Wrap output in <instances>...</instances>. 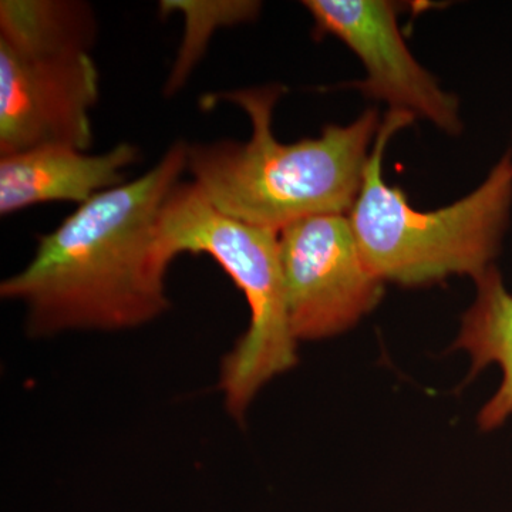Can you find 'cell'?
Returning <instances> with one entry per match:
<instances>
[{
    "label": "cell",
    "mask_w": 512,
    "mask_h": 512,
    "mask_svg": "<svg viewBox=\"0 0 512 512\" xmlns=\"http://www.w3.org/2000/svg\"><path fill=\"white\" fill-rule=\"evenodd\" d=\"M138 158L140 150L127 141L103 154L45 146L0 156V215L8 217L45 202L86 204L126 184V170Z\"/></svg>",
    "instance_id": "ba28073f"
},
{
    "label": "cell",
    "mask_w": 512,
    "mask_h": 512,
    "mask_svg": "<svg viewBox=\"0 0 512 512\" xmlns=\"http://www.w3.org/2000/svg\"><path fill=\"white\" fill-rule=\"evenodd\" d=\"M278 235L286 309L298 342L339 335L382 301L384 282L366 265L346 215L305 218Z\"/></svg>",
    "instance_id": "5b68a950"
},
{
    "label": "cell",
    "mask_w": 512,
    "mask_h": 512,
    "mask_svg": "<svg viewBox=\"0 0 512 512\" xmlns=\"http://www.w3.org/2000/svg\"><path fill=\"white\" fill-rule=\"evenodd\" d=\"M97 18L82 0H2L0 46L26 56L90 53Z\"/></svg>",
    "instance_id": "30bf717a"
},
{
    "label": "cell",
    "mask_w": 512,
    "mask_h": 512,
    "mask_svg": "<svg viewBox=\"0 0 512 512\" xmlns=\"http://www.w3.org/2000/svg\"><path fill=\"white\" fill-rule=\"evenodd\" d=\"M158 231L171 262L181 254L210 255L247 298V332L222 359L220 373L225 409L241 421L262 387L298 363V340L286 309L279 232L227 217L192 181H180L167 195Z\"/></svg>",
    "instance_id": "277c9868"
},
{
    "label": "cell",
    "mask_w": 512,
    "mask_h": 512,
    "mask_svg": "<svg viewBox=\"0 0 512 512\" xmlns=\"http://www.w3.org/2000/svg\"><path fill=\"white\" fill-rule=\"evenodd\" d=\"M161 15L180 12L184 16V36L165 82L164 93L173 96L183 89L194 67L207 52L210 39L220 28H231L254 20L261 3L252 0H163Z\"/></svg>",
    "instance_id": "8fae6325"
},
{
    "label": "cell",
    "mask_w": 512,
    "mask_h": 512,
    "mask_svg": "<svg viewBox=\"0 0 512 512\" xmlns=\"http://www.w3.org/2000/svg\"><path fill=\"white\" fill-rule=\"evenodd\" d=\"M474 281L476 301L464 315L453 349L470 355L471 377L493 363L503 372L497 392L478 413V426L490 431L512 416V293L495 265Z\"/></svg>",
    "instance_id": "9c48e42d"
},
{
    "label": "cell",
    "mask_w": 512,
    "mask_h": 512,
    "mask_svg": "<svg viewBox=\"0 0 512 512\" xmlns=\"http://www.w3.org/2000/svg\"><path fill=\"white\" fill-rule=\"evenodd\" d=\"M100 73L90 53L26 56L0 46V156L93 146Z\"/></svg>",
    "instance_id": "8992f818"
},
{
    "label": "cell",
    "mask_w": 512,
    "mask_h": 512,
    "mask_svg": "<svg viewBox=\"0 0 512 512\" xmlns=\"http://www.w3.org/2000/svg\"><path fill=\"white\" fill-rule=\"evenodd\" d=\"M406 111L390 110L379 131L349 212L360 254L383 282L430 285L450 275L478 278L494 265L512 211V151L500 158L484 183L460 201L436 211L414 210L406 195L383 180L390 138L413 123Z\"/></svg>",
    "instance_id": "3957f363"
},
{
    "label": "cell",
    "mask_w": 512,
    "mask_h": 512,
    "mask_svg": "<svg viewBox=\"0 0 512 512\" xmlns=\"http://www.w3.org/2000/svg\"><path fill=\"white\" fill-rule=\"evenodd\" d=\"M187 153L188 143L175 141L146 174L101 192L37 238L29 264L0 284L3 299L25 308L29 338L140 328L170 309L171 261L158 220Z\"/></svg>",
    "instance_id": "6da1fadb"
},
{
    "label": "cell",
    "mask_w": 512,
    "mask_h": 512,
    "mask_svg": "<svg viewBox=\"0 0 512 512\" xmlns=\"http://www.w3.org/2000/svg\"><path fill=\"white\" fill-rule=\"evenodd\" d=\"M284 86L252 87L224 94L248 114L247 143H188L187 171L222 214L279 232L316 215H345L355 205L382 121L366 110L349 126H328L318 138L281 143L272 114Z\"/></svg>",
    "instance_id": "7a4b0ae2"
},
{
    "label": "cell",
    "mask_w": 512,
    "mask_h": 512,
    "mask_svg": "<svg viewBox=\"0 0 512 512\" xmlns=\"http://www.w3.org/2000/svg\"><path fill=\"white\" fill-rule=\"evenodd\" d=\"M315 30L342 40L365 64L366 79L357 89L382 100L390 110L429 120L448 134L463 130L458 100L444 92L420 66L404 42L399 6L386 0H305Z\"/></svg>",
    "instance_id": "52a82bcc"
}]
</instances>
